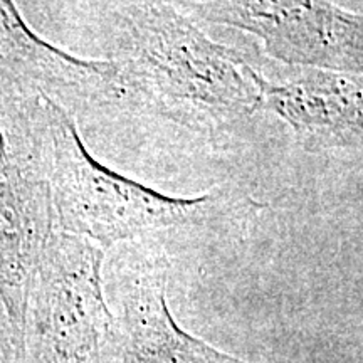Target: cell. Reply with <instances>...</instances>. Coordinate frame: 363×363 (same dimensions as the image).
I'll list each match as a JSON object with an SVG mask.
<instances>
[{"mask_svg": "<svg viewBox=\"0 0 363 363\" xmlns=\"http://www.w3.org/2000/svg\"><path fill=\"white\" fill-rule=\"evenodd\" d=\"M88 7L116 67L118 103L211 140L234 135L261 111L251 61L212 40L175 2Z\"/></svg>", "mask_w": 363, "mask_h": 363, "instance_id": "obj_1", "label": "cell"}, {"mask_svg": "<svg viewBox=\"0 0 363 363\" xmlns=\"http://www.w3.org/2000/svg\"><path fill=\"white\" fill-rule=\"evenodd\" d=\"M44 99L49 136V182L56 229L103 251L162 230L201 225L227 206L222 192L175 197L118 174L94 158L78 121Z\"/></svg>", "mask_w": 363, "mask_h": 363, "instance_id": "obj_2", "label": "cell"}, {"mask_svg": "<svg viewBox=\"0 0 363 363\" xmlns=\"http://www.w3.org/2000/svg\"><path fill=\"white\" fill-rule=\"evenodd\" d=\"M56 230L44 99L0 96V301L17 363L30 283Z\"/></svg>", "mask_w": 363, "mask_h": 363, "instance_id": "obj_3", "label": "cell"}, {"mask_svg": "<svg viewBox=\"0 0 363 363\" xmlns=\"http://www.w3.org/2000/svg\"><path fill=\"white\" fill-rule=\"evenodd\" d=\"M104 251L56 230L27 296L21 363H103L116 353V320L103 286Z\"/></svg>", "mask_w": 363, "mask_h": 363, "instance_id": "obj_4", "label": "cell"}, {"mask_svg": "<svg viewBox=\"0 0 363 363\" xmlns=\"http://www.w3.org/2000/svg\"><path fill=\"white\" fill-rule=\"evenodd\" d=\"M199 21L256 35L264 51L291 67L363 72V17L325 0L175 2Z\"/></svg>", "mask_w": 363, "mask_h": 363, "instance_id": "obj_5", "label": "cell"}, {"mask_svg": "<svg viewBox=\"0 0 363 363\" xmlns=\"http://www.w3.org/2000/svg\"><path fill=\"white\" fill-rule=\"evenodd\" d=\"M254 79L261 111L281 118L305 152H362V74L291 67L288 78L269 79L256 69Z\"/></svg>", "mask_w": 363, "mask_h": 363, "instance_id": "obj_6", "label": "cell"}, {"mask_svg": "<svg viewBox=\"0 0 363 363\" xmlns=\"http://www.w3.org/2000/svg\"><path fill=\"white\" fill-rule=\"evenodd\" d=\"M165 254L147 252L121 267L116 320L120 363H247L194 337L172 315Z\"/></svg>", "mask_w": 363, "mask_h": 363, "instance_id": "obj_7", "label": "cell"}, {"mask_svg": "<svg viewBox=\"0 0 363 363\" xmlns=\"http://www.w3.org/2000/svg\"><path fill=\"white\" fill-rule=\"evenodd\" d=\"M0 363H17L16 340L2 301H0Z\"/></svg>", "mask_w": 363, "mask_h": 363, "instance_id": "obj_8", "label": "cell"}]
</instances>
